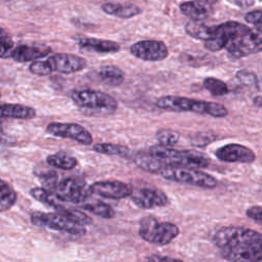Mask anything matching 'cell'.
<instances>
[{"label":"cell","mask_w":262,"mask_h":262,"mask_svg":"<svg viewBox=\"0 0 262 262\" xmlns=\"http://www.w3.org/2000/svg\"><path fill=\"white\" fill-rule=\"evenodd\" d=\"M87 67V60L72 53H55L46 59H38L29 66V71L37 76H48L54 72L73 74Z\"/></svg>","instance_id":"2"},{"label":"cell","mask_w":262,"mask_h":262,"mask_svg":"<svg viewBox=\"0 0 262 262\" xmlns=\"http://www.w3.org/2000/svg\"><path fill=\"white\" fill-rule=\"evenodd\" d=\"M165 166H180L188 168H205L210 160L207 156L195 150H178L164 145H154L148 150Z\"/></svg>","instance_id":"4"},{"label":"cell","mask_w":262,"mask_h":262,"mask_svg":"<svg viewBox=\"0 0 262 262\" xmlns=\"http://www.w3.org/2000/svg\"><path fill=\"white\" fill-rule=\"evenodd\" d=\"M83 209H85L86 211H88L96 216L106 218V219L113 218L115 216L114 209L110 205L102 203V202H94V203L85 204L83 206Z\"/></svg>","instance_id":"31"},{"label":"cell","mask_w":262,"mask_h":262,"mask_svg":"<svg viewBox=\"0 0 262 262\" xmlns=\"http://www.w3.org/2000/svg\"><path fill=\"white\" fill-rule=\"evenodd\" d=\"M54 193L61 202L75 204L84 202L92 194L90 186H87L84 180L73 177L64 178L58 182Z\"/></svg>","instance_id":"11"},{"label":"cell","mask_w":262,"mask_h":262,"mask_svg":"<svg viewBox=\"0 0 262 262\" xmlns=\"http://www.w3.org/2000/svg\"><path fill=\"white\" fill-rule=\"evenodd\" d=\"M0 1H9V0H0Z\"/></svg>","instance_id":"42"},{"label":"cell","mask_w":262,"mask_h":262,"mask_svg":"<svg viewBox=\"0 0 262 262\" xmlns=\"http://www.w3.org/2000/svg\"><path fill=\"white\" fill-rule=\"evenodd\" d=\"M130 53L144 61H161L168 57L169 50L163 41L140 40L130 46Z\"/></svg>","instance_id":"13"},{"label":"cell","mask_w":262,"mask_h":262,"mask_svg":"<svg viewBox=\"0 0 262 262\" xmlns=\"http://www.w3.org/2000/svg\"><path fill=\"white\" fill-rule=\"evenodd\" d=\"M235 3L242 7H248L254 4V0H235Z\"/></svg>","instance_id":"40"},{"label":"cell","mask_w":262,"mask_h":262,"mask_svg":"<svg viewBox=\"0 0 262 262\" xmlns=\"http://www.w3.org/2000/svg\"><path fill=\"white\" fill-rule=\"evenodd\" d=\"M47 132L54 136L71 138L82 144L88 145L93 141L91 133L83 126L75 123H50L47 128Z\"/></svg>","instance_id":"14"},{"label":"cell","mask_w":262,"mask_h":262,"mask_svg":"<svg viewBox=\"0 0 262 262\" xmlns=\"http://www.w3.org/2000/svg\"><path fill=\"white\" fill-rule=\"evenodd\" d=\"M55 210L60 215L64 216L69 220H71V221H73L75 223H78L80 225H88V224L92 223V219L87 214H85L84 212H82L80 210L69 209V208L63 207L62 205L56 207Z\"/></svg>","instance_id":"27"},{"label":"cell","mask_w":262,"mask_h":262,"mask_svg":"<svg viewBox=\"0 0 262 262\" xmlns=\"http://www.w3.org/2000/svg\"><path fill=\"white\" fill-rule=\"evenodd\" d=\"M245 20L252 24L258 32L262 33V10L249 11L245 15Z\"/></svg>","instance_id":"36"},{"label":"cell","mask_w":262,"mask_h":262,"mask_svg":"<svg viewBox=\"0 0 262 262\" xmlns=\"http://www.w3.org/2000/svg\"><path fill=\"white\" fill-rule=\"evenodd\" d=\"M184 30L188 36H190L193 39L200 40V41H207L212 36V27H209L205 25L203 21H195L191 20L188 21Z\"/></svg>","instance_id":"25"},{"label":"cell","mask_w":262,"mask_h":262,"mask_svg":"<svg viewBox=\"0 0 262 262\" xmlns=\"http://www.w3.org/2000/svg\"><path fill=\"white\" fill-rule=\"evenodd\" d=\"M221 256L228 262H262V237L221 250Z\"/></svg>","instance_id":"12"},{"label":"cell","mask_w":262,"mask_h":262,"mask_svg":"<svg viewBox=\"0 0 262 262\" xmlns=\"http://www.w3.org/2000/svg\"><path fill=\"white\" fill-rule=\"evenodd\" d=\"M133 161L139 168L151 173H159L164 167L160 160L154 157L149 151H139L135 154Z\"/></svg>","instance_id":"24"},{"label":"cell","mask_w":262,"mask_h":262,"mask_svg":"<svg viewBox=\"0 0 262 262\" xmlns=\"http://www.w3.org/2000/svg\"><path fill=\"white\" fill-rule=\"evenodd\" d=\"M139 235L147 243L164 246L171 243L178 234L179 228L171 222H160L156 218L147 216L141 219Z\"/></svg>","instance_id":"6"},{"label":"cell","mask_w":262,"mask_h":262,"mask_svg":"<svg viewBox=\"0 0 262 262\" xmlns=\"http://www.w3.org/2000/svg\"><path fill=\"white\" fill-rule=\"evenodd\" d=\"M250 30L251 29L248 26L234 20L225 21L218 26H212V36L204 42V46L212 52L222 50L231 39Z\"/></svg>","instance_id":"7"},{"label":"cell","mask_w":262,"mask_h":262,"mask_svg":"<svg viewBox=\"0 0 262 262\" xmlns=\"http://www.w3.org/2000/svg\"><path fill=\"white\" fill-rule=\"evenodd\" d=\"M101 10L108 14L119 18H132L142 13L139 6L131 3H112L106 2L101 5Z\"/></svg>","instance_id":"20"},{"label":"cell","mask_w":262,"mask_h":262,"mask_svg":"<svg viewBox=\"0 0 262 262\" xmlns=\"http://www.w3.org/2000/svg\"><path fill=\"white\" fill-rule=\"evenodd\" d=\"M159 174L167 180L186 183L202 188H214L217 186V179L215 177L188 167L165 166L159 171Z\"/></svg>","instance_id":"5"},{"label":"cell","mask_w":262,"mask_h":262,"mask_svg":"<svg viewBox=\"0 0 262 262\" xmlns=\"http://www.w3.org/2000/svg\"><path fill=\"white\" fill-rule=\"evenodd\" d=\"M42 183H43V188L50 191V192H55L56 186H57V175L53 172H48L46 174L41 175Z\"/></svg>","instance_id":"37"},{"label":"cell","mask_w":262,"mask_h":262,"mask_svg":"<svg viewBox=\"0 0 262 262\" xmlns=\"http://www.w3.org/2000/svg\"><path fill=\"white\" fill-rule=\"evenodd\" d=\"M236 79L244 85L258 88L259 86V80L257 75L249 70H239L236 73Z\"/></svg>","instance_id":"34"},{"label":"cell","mask_w":262,"mask_h":262,"mask_svg":"<svg viewBox=\"0 0 262 262\" xmlns=\"http://www.w3.org/2000/svg\"><path fill=\"white\" fill-rule=\"evenodd\" d=\"M261 237L262 235L256 230L244 227L228 226L217 230L213 236V242L220 250H224L253 242Z\"/></svg>","instance_id":"9"},{"label":"cell","mask_w":262,"mask_h":262,"mask_svg":"<svg viewBox=\"0 0 262 262\" xmlns=\"http://www.w3.org/2000/svg\"><path fill=\"white\" fill-rule=\"evenodd\" d=\"M36 116V111L28 105L18 103H4L0 104V119H31Z\"/></svg>","instance_id":"23"},{"label":"cell","mask_w":262,"mask_h":262,"mask_svg":"<svg viewBox=\"0 0 262 262\" xmlns=\"http://www.w3.org/2000/svg\"><path fill=\"white\" fill-rule=\"evenodd\" d=\"M210 6L196 0H189L180 3L179 9L182 14L191 18V20L203 21L210 15Z\"/></svg>","instance_id":"21"},{"label":"cell","mask_w":262,"mask_h":262,"mask_svg":"<svg viewBox=\"0 0 262 262\" xmlns=\"http://www.w3.org/2000/svg\"><path fill=\"white\" fill-rule=\"evenodd\" d=\"M31 195L34 196L36 200H38L41 203H44L48 206H51L53 208H56L61 205V201L56 196L54 192H50L43 187H36L31 189L30 191Z\"/></svg>","instance_id":"29"},{"label":"cell","mask_w":262,"mask_h":262,"mask_svg":"<svg viewBox=\"0 0 262 262\" xmlns=\"http://www.w3.org/2000/svg\"><path fill=\"white\" fill-rule=\"evenodd\" d=\"M14 48V43L3 28L0 27V58H8L11 56L12 50Z\"/></svg>","instance_id":"32"},{"label":"cell","mask_w":262,"mask_h":262,"mask_svg":"<svg viewBox=\"0 0 262 262\" xmlns=\"http://www.w3.org/2000/svg\"><path fill=\"white\" fill-rule=\"evenodd\" d=\"M51 52L49 46L43 44H20L13 48L10 58L17 62L35 61Z\"/></svg>","instance_id":"18"},{"label":"cell","mask_w":262,"mask_h":262,"mask_svg":"<svg viewBox=\"0 0 262 262\" xmlns=\"http://www.w3.org/2000/svg\"><path fill=\"white\" fill-rule=\"evenodd\" d=\"M145 262H183L180 259L167 257V256H160V255H151L146 258Z\"/></svg>","instance_id":"39"},{"label":"cell","mask_w":262,"mask_h":262,"mask_svg":"<svg viewBox=\"0 0 262 262\" xmlns=\"http://www.w3.org/2000/svg\"><path fill=\"white\" fill-rule=\"evenodd\" d=\"M0 130H1V124H0Z\"/></svg>","instance_id":"43"},{"label":"cell","mask_w":262,"mask_h":262,"mask_svg":"<svg viewBox=\"0 0 262 262\" xmlns=\"http://www.w3.org/2000/svg\"><path fill=\"white\" fill-rule=\"evenodd\" d=\"M93 149L96 152L110 156H120L124 158L130 156V149L128 147L114 143H96L93 145Z\"/></svg>","instance_id":"28"},{"label":"cell","mask_w":262,"mask_h":262,"mask_svg":"<svg viewBox=\"0 0 262 262\" xmlns=\"http://www.w3.org/2000/svg\"><path fill=\"white\" fill-rule=\"evenodd\" d=\"M77 43L81 48L97 53H114L118 52L121 48L120 44L116 41L92 37H81L77 40Z\"/></svg>","instance_id":"19"},{"label":"cell","mask_w":262,"mask_h":262,"mask_svg":"<svg viewBox=\"0 0 262 262\" xmlns=\"http://www.w3.org/2000/svg\"><path fill=\"white\" fill-rule=\"evenodd\" d=\"M10 186L5 182V181H3L2 179H0V193L1 192H3V191H5L6 189H8Z\"/></svg>","instance_id":"41"},{"label":"cell","mask_w":262,"mask_h":262,"mask_svg":"<svg viewBox=\"0 0 262 262\" xmlns=\"http://www.w3.org/2000/svg\"><path fill=\"white\" fill-rule=\"evenodd\" d=\"M16 198L17 195L11 187L1 192L0 193V211H5L10 209L15 204Z\"/></svg>","instance_id":"35"},{"label":"cell","mask_w":262,"mask_h":262,"mask_svg":"<svg viewBox=\"0 0 262 262\" xmlns=\"http://www.w3.org/2000/svg\"><path fill=\"white\" fill-rule=\"evenodd\" d=\"M156 105L159 108L170 111V112H191L195 114L208 115L215 118H223L228 114L227 108L217 102L198 100L193 98L176 96V95H166L160 97L156 101Z\"/></svg>","instance_id":"1"},{"label":"cell","mask_w":262,"mask_h":262,"mask_svg":"<svg viewBox=\"0 0 262 262\" xmlns=\"http://www.w3.org/2000/svg\"><path fill=\"white\" fill-rule=\"evenodd\" d=\"M224 49L233 59L262 52V35L250 30L231 39Z\"/></svg>","instance_id":"8"},{"label":"cell","mask_w":262,"mask_h":262,"mask_svg":"<svg viewBox=\"0 0 262 262\" xmlns=\"http://www.w3.org/2000/svg\"><path fill=\"white\" fill-rule=\"evenodd\" d=\"M215 155L220 161L228 163H252L256 158L252 149L238 143L226 144L218 148Z\"/></svg>","instance_id":"17"},{"label":"cell","mask_w":262,"mask_h":262,"mask_svg":"<svg viewBox=\"0 0 262 262\" xmlns=\"http://www.w3.org/2000/svg\"><path fill=\"white\" fill-rule=\"evenodd\" d=\"M46 161L49 166L62 170H72L77 166V160L66 154L50 155L47 157Z\"/></svg>","instance_id":"26"},{"label":"cell","mask_w":262,"mask_h":262,"mask_svg":"<svg viewBox=\"0 0 262 262\" xmlns=\"http://www.w3.org/2000/svg\"><path fill=\"white\" fill-rule=\"evenodd\" d=\"M203 86L213 96H222L228 93V86L225 82L214 77H207L203 81Z\"/></svg>","instance_id":"30"},{"label":"cell","mask_w":262,"mask_h":262,"mask_svg":"<svg viewBox=\"0 0 262 262\" xmlns=\"http://www.w3.org/2000/svg\"><path fill=\"white\" fill-rule=\"evenodd\" d=\"M97 77L103 84L111 87H117L124 82L125 73L117 66L106 64L98 69Z\"/></svg>","instance_id":"22"},{"label":"cell","mask_w":262,"mask_h":262,"mask_svg":"<svg viewBox=\"0 0 262 262\" xmlns=\"http://www.w3.org/2000/svg\"><path fill=\"white\" fill-rule=\"evenodd\" d=\"M91 192L105 199H124L130 196L133 192L131 185L118 180H104L94 182L90 185Z\"/></svg>","instance_id":"15"},{"label":"cell","mask_w":262,"mask_h":262,"mask_svg":"<svg viewBox=\"0 0 262 262\" xmlns=\"http://www.w3.org/2000/svg\"><path fill=\"white\" fill-rule=\"evenodd\" d=\"M130 196L132 199V202L137 207L142 209L165 207L169 204V199L165 194V192L157 188H150V187L139 188L135 191L133 190Z\"/></svg>","instance_id":"16"},{"label":"cell","mask_w":262,"mask_h":262,"mask_svg":"<svg viewBox=\"0 0 262 262\" xmlns=\"http://www.w3.org/2000/svg\"><path fill=\"white\" fill-rule=\"evenodd\" d=\"M0 97H1V92H0Z\"/></svg>","instance_id":"44"},{"label":"cell","mask_w":262,"mask_h":262,"mask_svg":"<svg viewBox=\"0 0 262 262\" xmlns=\"http://www.w3.org/2000/svg\"><path fill=\"white\" fill-rule=\"evenodd\" d=\"M31 221L37 226L47 227L54 230L66 231L75 235H83L86 232L84 225L75 223L59 213L34 212L31 214Z\"/></svg>","instance_id":"10"},{"label":"cell","mask_w":262,"mask_h":262,"mask_svg":"<svg viewBox=\"0 0 262 262\" xmlns=\"http://www.w3.org/2000/svg\"><path fill=\"white\" fill-rule=\"evenodd\" d=\"M71 98L83 112L92 116L111 115L118 107V102L113 96L93 89L73 90Z\"/></svg>","instance_id":"3"},{"label":"cell","mask_w":262,"mask_h":262,"mask_svg":"<svg viewBox=\"0 0 262 262\" xmlns=\"http://www.w3.org/2000/svg\"><path fill=\"white\" fill-rule=\"evenodd\" d=\"M157 140L161 145L172 146L179 140V134L170 129H160L156 134Z\"/></svg>","instance_id":"33"},{"label":"cell","mask_w":262,"mask_h":262,"mask_svg":"<svg viewBox=\"0 0 262 262\" xmlns=\"http://www.w3.org/2000/svg\"><path fill=\"white\" fill-rule=\"evenodd\" d=\"M246 215L250 219L254 220L255 222L262 224V207H260V206L250 207V208L247 209Z\"/></svg>","instance_id":"38"}]
</instances>
